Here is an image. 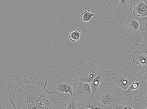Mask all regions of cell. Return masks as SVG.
Returning <instances> with one entry per match:
<instances>
[{"label":"cell","mask_w":147,"mask_h":109,"mask_svg":"<svg viewBox=\"0 0 147 109\" xmlns=\"http://www.w3.org/2000/svg\"><path fill=\"white\" fill-rule=\"evenodd\" d=\"M47 80L31 68L12 70L8 83L9 100L15 109H64L67 97L47 88Z\"/></svg>","instance_id":"6da1fadb"},{"label":"cell","mask_w":147,"mask_h":109,"mask_svg":"<svg viewBox=\"0 0 147 109\" xmlns=\"http://www.w3.org/2000/svg\"><path fill=\"white\" fill-rule=\"evenodd\" d=\"M124 23L125 37H128L130 43L138 47L143 39L147 38V18H142L132 13Z\"/></svg>","instance_id":"7a4b0ae2"},{"label":"cell","mask_w":147,"mask_h":109,"mask_svg":"<svg viewBox=\"0 0 147 109\" xmlns=\"http://www.w3.org/2000/svg\"><path fill=\"white\" fill-rule=\"evenodd\" d=\"M137 76V73L132 69L123 68L111 70L109 78L112 86L121 93L134 82Z\"/></svg>","instance_id":"3957f363"},{"label":"cell","mask_w":147,"mask_h":109,"mask_svg":"<svg viewBox=\"0 0 147 109\" xmlns=\"http://www.w3.org/2000/svg\"><path fill=\"white\" fill-rule=\"evenodd\" d=\"M139 0H108L105 6L118 23L122 24L132 13L133 7Z\"/></svg>","instance_id":"277c9868"},{"label":"cell","mask_w":147,"mask_h":109,"mask_svg":"<svg viewBox=\"0 0 147 109\" xmlns=\"http://www.w3.org/2000/svg\"><path fill=\"white\" fill-rule=\"evenodd\" d=\"M147 81L146 74H137L135 81L125 91L121 93L122 99L127 100L137 103L141 100Z\"/></svg>","instance_id":"5b68a950"},{"label":"cell","mask_w":147,"mask_h":109,"mask_svg":"<svg viewBox=\"0 0 147 109\" xmlns=\"http://www.w3.org/2000/svg\"><path fill=\"white\" fill-rule=\"evenodd\" d=\"M97 97L102 104L105 106L117 103L122 98L121 93L116 90L111 84L99 91Z\"/></svg>","instance_id":"8992f818"},{"label":"cell","mask_w":147,"mask_h":109,"mask_svg":"<svg viewBox=\"0 0 147 109\" xmlns=\"http://www.w3.org/2000/svg\"><path fill=\"white\" fill-rule=\"evenodd\" d=\"M99 72V66L94 63L88 62L78 70L75 80L82 83H90L98 75Z\"/></svg>","instance_id":"52a82bcc"},{"label":"cell","mask_w":147,"mask_h":109,"mask_svg":"<svg viewBox=\"0 0 147 109\" xmlns=\"http://www.w3.org/2000/svg\"><path fill=\"white\" fill-rule=\"evenodd\" d=\"M98 75L90 83L92 95L97 96L101 89L110 84L109 73L111 70L99 66Z\"/></svg>","instance_id":"ba28073f"},{"label":"cell","mask_w":147,"mask_h":109,"mask_svg":"<svg viewBox=\"0 0 147 109\" xmlns=\"http://www.w3.org/2000/svg\"><path fill=\"white\" fill-rule=\"evenodd\" d=\"M73 96L80 102L92 95L90 83H83L74 80Z\"/></svg>","instance_id":"9c48e42d"},{"label":"cell","mask_w":147,"mask_h":109,"mask_svg":"<svg viewBox=\"0 0 147 109\" xmlns=\"http://www.w3.org/2000/svg\"><path fill=\"white\" fill-rule=\"evenodd\" d=\"M74 80L67 78H61L57 81L53 83L52 86L55 91L61 94L69 93L73 96L72 89Z\"/></svg>","instance_id":"30bf717a"},{"label":"cell","mask_w":147,"mask_h":109,"mask_svg":"<svg viewBox=\"0 0 147 109\" xmlns=\"http://www.w3.org/2000/svg\"><path fill=\"white\" fill-rule=\"evenodd\" d=\"M133 63L138 64L140 73L144 74L147 72V51L146 50L135 51L132 54Z\"/></svg>","instance_id":"8fae6325"},{"label":"cell","mask_w":147,"mask_h":109,"mask_svg":"<svg viewBox=\"0 0 147 109\" xmlns=\"http://www.w3.org/2000/svg\"><path fill=\"white\" fill-rule=\"evenodd\" d=\"M80 109H105V106L98 100L97 96L92 95L80 102Z\"/></svg>","instance_id":"7c38bea8"},{"label":"cell","mask_w":147,"mask_h":109,"mask_svg":"<svg viewBox=\"0 0 147 109\" xmlns=\"http://www.w3.org/2000/svg\"><path fill=\"white\" fill-rule=\"evenodd\" d=\"M143 109V108L137 103L128 100L121 99L117 103L111 105L105 106V109Z\"/></svg>","instance_id":"4fadbf2b"},{"label":"cell","mask_w":147,"mask_h":109,"mask_svg":"<svg viewBox=\"0 0 147 109\" xmlns=\"http://www.w3.org/2000/svg\"><path fill=\"white\" fill-rule=\"evenodd\" d=\"M133 9L134 11L132 13L142 18H147V4L144 1L142 0H139L135 4Z\"/></svg>","instance_id":"5bb4252c"},{"label":"cell","mask_w":147,"mask_h":109,"mask_svg":"<svg viewBox=\"0 0 147 109\" xmlns=\"http://www.w3.org/2000/svg\"><path fill=\"white\" fill-rule=\"evenodd\" d=\"M68 99L65 104L64 109H78L81 106L80 102L73 96H71Z\"/></svg>","instance_id":"9a60e30c"},{"label":"cell","mask_w":147,"mask_h":109,"mask_svg":"<svg viewBox=\"0 0 147 109\" xmlns=\"http://www.w3.org/2000/svg\"><path fill=\"white\" fill-rule=\"evenodd\" d=\"M147 82L145 84L141 100L138 102V104L142 107L143 109H147Z\"/></svg>","instance_id":"2e32d148"},{"label":"cell","mask_w":147,"mask_h":109,"mask_svg":"<svg viewBox=\"0 0 147 109\" xmlns=\"http://www.w3.org/2000/svg\"><path fill=\"white\" fill-rule=\"evenodd\" d=\"M81 36V31L79 28H78L74 31L69 33L68 37L74 42H78L79 41Z\"/></svg>","instance_id":"e0dca14e"},{"label":"cell","mask_w":147,"mask_h":109,"mask_svg":"<svg viewBox=\"0 0 147 109\" xmlns=\"http://www.w3.org/2000/svg\"><path fill=\"white\" fill-rule=\"evenodd\" d=\"M94 15L92 13L90 10L85 11L82 13L81 15V21L83 22L88 23L92 17Z\"/></svg>","instance_id":"ac0fdd59"},{"label":"cell","mask_w":147,"mask_h":109,"mask_svg":"<svg viewBox=\"0 0 147 109\" xmlns=\"http://www.w3.org/2000/svg\"><path fill=\"white\" fill-rule=\"evenodd\" d=\"M142 1H144L147 4V0H142Z\"/></svg>","instance_id":"d6986e66"}]
</instances>
